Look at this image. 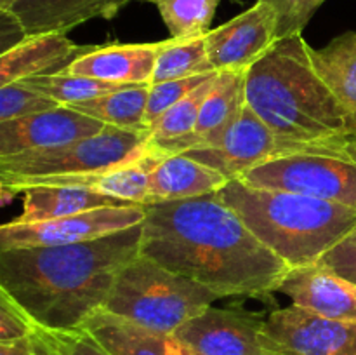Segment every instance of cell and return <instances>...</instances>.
<instances>
[{
  "mask_svg": "<svg viewBox=\"0 0 356 355\" xmlns=\"http://www.w3.org/2000/svg\"><path fill=\"white\" fill-rule=\"evenodd\" d=\"M146 205L101 207L38 223L7 221L0 226V249L68 246L101 239L145 221Z\"/></svg>",
  "mask_w": 356,
  "mask_h": 355,
  "instance_id": "9",
  "label": "cell"
},
{
  "mask_svg": "<svg viewBox=\"0 0 356 355\" xmlns=\"http://www.w3.org/2000/svg\"><path fill=\"white\" fill-rule=\"evenodd\" d=\"M58 106L63 104L23 82H13L0 87V122L16 120Z\"/></svg>",
  "mask_w": 356,
  "mask_h": 355,
  "instance_id": "28",
  "label": "cell"
},
{
  "mask_svg": "<svg viewBox=\"0 0 356 355\" xmlns=\"http://www.w3.org/2000/svg\"><path fill=\"white\" fill-rule=\"evenodd\" d=\"M218 72H209L204 75L186 77V79L177 80H167V82L152 84L148 93V104H146V124H148L149 131L152 125L165 113L169 108L179 103L183 97H186L191 90L197 89L198 86L214 77Z\"/></svg>",
  "mask_w": 356,
  "mask_h": 355,
  "instance_id": "29",
  "label": "cell"
},
{
  "mask_svg": "<svg viewBox=\"0 0 356 355\" xmlns=\"http://www.w3.org/2000/svg\"><path fill=\"white\" fill-rule=\"evenodd\" d=\"M149 86L152 84L125 86L104 96L70 104V106L103 122L104 125H113V127L132 132H152L146 124Z\"/></svg>",
  "mask_w": 356,
  "mask_h": 355,
  "instance_id": "24",
  "label": "cell"
},
{
  "mask_svg": "<svg viewBox=\"0 0 356 355\" xmlns=\"http://www.w3.org/2000/svg\"><path fill=\"white\" fill-rule=\"evenodd\" d=\"M209 72L216 70L209 59L205 35L195 38H167L156 58L152 84L204 75Z\"/></svg>",
  "mask_w": 356,
  "mask_h": 355,
  "instance_id": "25",
  "label": "cell"
},
{
  "mask_svg": "<svg viewBox=\"0 0 356 355\" xmlns=\"http://www.w3.org/2000/svg\"><path fill=\"white\" fill-rule=\"evenodd\" d=\"M152 150V132L106 125L101 132L49 150L0 157V183L21 188L59 184L101 174L138 160Z\"/></svg>",
  "mask_w": 356,
  "mask_h": 355,
  "instance_id": "6",
  "label": "cell"
},
{
  "mask_svg": "<svg viewBox=\"0 0 356 355\" xmlns=\"http://www.w3.org/2000/svg\"><path fill=\"white\" fill-rule=\"evenodd\" d=\"M141 237L143 223L87 242L0 249V287L40 326L82 329L141 254Z\"/></svg>",
  "mask_w": 356,
  "mask_h": 355,
  "instance_id": "2",
  "label": "cell"
},
{
  "mask_svg": "<svg viewBox=\"0 0 356 355\" xmlns=\"http://www.w3.org/2000/svg\"><path fill=\"white\" fill-rule=\"evenodd\" d=\"M106 125L72 106L0 122V157L49 150L101 132Z\"/></svg>",
  "mask_w": 356,
  "mask_h": 355,
  "instance_id": "12",
  "label": "cell"
},
{
  "mask_svg": "<svg viewBox=\"0 0 356 355\" xmlns=\"http://www.w3.org/2000/svg\"><path fill=\"white\" fill-rule=\"evenodd\" d=\"M273 9L277 17V40L302 33L313 14L325 0H261Z\"/></svg>",
  "mask_w": 356,
  "mask_h": 355,
  "instance_id": "31",
  "label": "cell"
},
{
  "mask_svg": "<svg viewBox=\"0 0 356 355\" xmlns=\"http://www.w3.org/2000/svg\"><path fill=\"white\" fill-rule=\"evenodd\" d=\"M228 183L221 173L184 153L163 155L152 173L146 205L202 197L221 191Z\"/></svg>",
  "mask_w": 356,
  "mask_h": 355,
  "instance_id": "20",
  "label": "cell"
},
{
  "mask_svg": "<svg viewBox=\"0 0 356 355\" xmlns=\"http://www.w3.org/2000/svg\"><path fill=\"white\" fill-rule=\"evenodd\" d=\"M35 326L33 317L6 289L0 287V343L26 338Z\"/></svg>",
  "mask_w": 356,
  "mask_h": 355,
  "instance_id": "32",
  "label": "cell"
},
{
  "mask_svg": "<svg viewBox=\"0 0 356 355\" xmlns=\"http://www.w3.org/2000/svg\"><path fill=\"white\" fill-rule=\"evenodd\" d=\"M170 355H198L197 352L191 350L188 345H184L183 341L177 340L176 336L170 338Z\"/></svg>",
  "mask_w": 356,
  "mask_h": 355,
  "instance_id": "36",
  "label": "cell"
},
{
  "mask_svg": "<svg viewBox=\"0 0 356 355\" xmlns=\"http://www.w3.org/2000/svg\"><path fill=\"white\" fill-rule=\"evenodd\" d=\"M26 37L19 17L10 9H0V56L19 45Z\"/></svg>",
  "mask_w": 356,
  "mask_h": 355,
  "instance_id": "34",
  "label": "cell"
},
{
  "mask_svg": "<svg viewBox=\"0 0 356 355\" xmlns=\"http://www.w3.org/2000/svg\"><path fill=\"white\" fill-rule=\"evenodd\" d=\"M277 292L287 296L292 305L318 315L356 322V284L318 265L292 268Z\"/></svg>",
  "mask_w": 356,
  "mask_h": 355,
  "instance_id": "14",
  "label": "cell"
},
{
  "mask_svg": "<svg viewBox=\"0 0 356 355\" xmlns=\"http://www.w3.org/2000/svg\"><path fill=\"white\" fill-rule=\"evenodd\" d=\"M318 267L356 284V225L320 258Z\"/></svg>",
  "mask_w": 356,
  "mask_h": 355,
  "instance_id": "33",
  "label": "cell"
},
{
  "mask_svg": "<svg viewBox=\"0 0 356 355\" xmlns=\"http://www.w3.org/2000/svg\"><path fill=\"white\" fill-rule=\"evenodd\" d=\"M90 45H76L61 31L28 35L19 45L0 56V87L65 70Z\"/></svg>",
  "mask_w": 356,
  "mask_h": 355,
  "instance_id": "16",
  "label": "cell"
},
{
  "mask_svg": "<svg viewBox=\"0 0 356 355\" xmlns=\"http://www.w3.org/2000/svg\"><path fill=\"white\" fill-rule=\"evenodd\" d=\"M47 355H110L87 331L52 329L38 324Z\"/></svg>",
  "mask_w": 356,
  "mask_h": 355,
  "instance_id": "30",
  "label": "cell"
},
{
  "mask_svg": "<svg viewBox=\"0 0 356 355\" xmlns=\"http://www.w3.org/2000/svg\"><path fill=\"white\" fill-rule=\"evenodd\" d=\"M218 299L211 289L139 254L118 274L103 310L172 336Z\"/></svg>",
  "mask_w": 356,
  "mask_h": 355,
  "instance_id": "5",
  "label": "cell"
},
{
  "mask_svg": "<svg viewBox=\"0 0 356 355\" xmlns=\"http://www.w3.org/2000/svg\"><path fill=\"white\" fill-rule=\"evenodd\" d=\"M141 254L221 298H266L291 271L219 191L146 205Z\"/></svg>",
  "mask_w": 356,
  "mask_h": 355,
  "instance_id": "1",
  "label": "cell"
},
{
  "mask_svg": "<svg viewBox=\"0 0 356 355\" xmlns=\"http://www.w3.org/2000/svg\"><path fill=\"white\" fill-rule=\"evenodd\" d=\"M264 319L236 308L207 306L172 336L198 355H266L261 345Z\"/></svg>",
  "mask_w": 356,
  "mask_h": 355,
  "instance_id": "11",
  "label": "cell"
},
{
  "mask_svg": "<svg viewBox=\"0 0 356 355\" xmlns=\"http://www.w3.org/2000/svg\"><path fill=\"white\" fill-rule=\"evenodd\" d=\"M163 40L153 44L90 45L89 51L61 72L120 86L152 84Z\"/></svg>",
  "mask_w": 356,
  "mask_h": 355,
  "instance_id": "15",
  "label": "cell"
},
{
  "mask_svg": "<svg viewBox=\"0 0 356 355\" xmlns=\"http://www.w3.org/2000/svg\"><path fill=\"white\" fill-rule=\"evenodd\" d=\"M219 194L291 270L318 265L356 225L355 205L249 187L240 180L229 181Z\"/></svg>",
  "mask_w": 356,
  "mask_h": 355,
  "instance_id": "4",
  "label": "cell"
},
{
  "mask_svg": "<svg viewBox=\"0 0 356 355\" xmlns=\"http://www.w3.org/2000/svg\"><path fill=\"white\" fill-rule=\"evenodd\" d=\"M162 157V153L153 150L152 146V150L146 155L139 157L138 160L122 164V166L106 171V173L90 174V176L76 178V180L59 184H82V187L92 188V190L108 195V197L129 202V204L146 205L148 204L152 173Z\"/></svg>",
  "mask_w": 356,
  "mask_h": 355,
  "instance_id": "23",
  "label": "cell"
},
{
  "mask_svg": "<svg viewBox=\"0 0 356 355\" xmlns=\"http://www.w3.org/2000/svg\"><path fill=\"white\" fill-rule=\"evenodd\" d=\"M312 59L316 72L346 110L356 134V31L332 38L322 49L312 47Z\"/></svg>",
  "mask_w": 356,
  "mask_h": 355,
  "instance_id": "22",
  "label": "cell"
},
{
  "mask_svg": "<svg viewBox=\"0 0 356 355\" xmlns=\"http://www.w3.org/2000/svg\"><path fill=\"white\" fill-rule=\"evenodd\" d=\"M245 80L247 70H226L218 73L202 104L190 150L218 146L225 139L226 132L238 120L247 104Z\"/></svg>",
  "mask_w": 356,
  "mask_h": 355,
  "instance_id": "19",
  "label": "cell"
},
{
  "mask_svg": "<svg viewBox=\"0 0 356 355\" xmlns=\"http://www.w3.org/2000/svg\"><path fill=\"white\" fill-rule=\"evenodd\" d=\"M184 155L212 167L228 181L240 180L247 171L280 155L277 138L263 118L245 104L238 120L218 146L193 148Z\"/></svg>",
  "mask_w": 356,
  "mask_h": 355,
  "instance_id": "13",
  "label": "cell"
},
{
  "mask_svg": "<svg viewBox=\"0 0 356 355\" xmlns=\"http://www.w3.org/2000/svg\"><path fill=\"white\" fill-rule=\"evenodd\" d=\"M170 38L204 37L221 0H153Z\"/></svg>",
  "mask_w": 356,
  "mask_h": 355,
  "instance_id": "26",
  "label": "cell"
},
{
  "mask_svg": "<svg viewBox=\"0 0 356 355\" xmlns=\"http://www.w3.org/2000/svg\"><path fill=\"white\" fill-rule=\"evenodd\" d=\"M245 96L277 138L280 155L306 152L348 157L355 127L316 72L312 45L302 33L277 40L247 70Z\"/></svg>",
  "mask_w": 356,
  "mask_h": 355,
  "instance_id": "3",
  "label": "cell"
},
{
  "mask_svg": "<svg viewBox=\"0 0 356 355\" xmlns=\"http://www.w3.org/2000/svg\"><path fill=\"white\" fill-rule=\"evenodd\" d=\"M261 345L266 355H356V322L291 305L264 319Z\"/></svg>",
  "mask_w": 356,
  "mask_h": 355,
  "instance_id": "8",
  "label": "cell"
},
{
  "mask_svg": "<svg viewBox=\"0 0 356 355\" xmlns=\"http://www.w3.org/2000/svg\"><path fill=\"white\" fill-rule=\"evenodd\" d=\"M131 0H17L10 10L23 23L28 35L66 33L86 21L111 19Z\"/></svg>",
  "mask_w": 356,
  "mask_h": 355,
  "instance_id": "17",
  "label": "cell"
},
{
  "mask_svg": "<svg viewBox=\"0 0 356 355\" xmlns=\"http://www.w3.org/2000/svg\"><path fill=\"white\" fill-rule=\"evenodd\" d=\"M110 355H170V338L120 315L97 310L82 326Z\"/></svg>",
  "mask_w": 356,
  "mask_h": 355,
  "instance_id": "21",
  "label": "cell"
},
{
  "mask_svg": "<svg viewBox=\"0 0 356 355\" xmlns=\"http://www.w3.org/2000/svg\"><path fill=\"white\" fill-rule=\"evenodd\" d=\"M17 0H0V9H10Z\"/></svg>",
  "mask_w": 356,
  "mask_h": 355,
  "instance_id": "38",
  "label": "cell"
},
{
  "mask_svg": "<svg viewBox=\"0 0 356 355\" xmlns=\"http://www.w3.org/2000/svg\"><path fill=\"white\" fill-rule=\"evenodd\" d=\"M346 155L356 164V139H351L346 146Z\"/></svg>",
  "mask_w": 356,
  "mask_h": 355,
  "instance_id": "37",
  "label": "cell"
},
{
  "mask_svg": "<svg viewBox=\"0 0 356 355\" xmlns=\"http://www.w3.org/2000/svg\"><path fill=\"white\" fill-rule=\"evenodd\" d=\"M275 42L277 17L273 9L261 0L205 35L207 54L216 72L249 70Z\"/></svg>",
  "mask_w": 356,
  "mask_h": 355,
  "instance_id": "10",
  "label": "cell"
},
{
  "mask_svg": "<svg viewBox=\"0 0 356 355\" xmlns=\"http://www.w3.org/2000/svg\"><path fill=\"white\" fill-rule=\"evenodd\" d=\"M19 191L23 195V209L19 216L10 219L13 223H38L92 209L138 205L108 197L82 184H33Z\"/></svg>",
  "mask_w": 356,
  "mask_h": 355,
  "instance_id": "18",
  "label": "cell"
},
{
  "mask_svg": "<svg viewBox=\"0 0 356 355\" xmlns=\"http://www.w3.org/2000/svg\"><path fill=\"white\" fill-rule=\"evenodd\" d=\"M21 82L40 90L42 94L52 97L63 106L83 103V101L94 100V97L104 96V94L125 87L120 86V84H110L103 82V80L90 79V77L70 75V73L65 72L31 77V79L21 80Z\"/></svg>",
  "mask_w": 356,
  "mask_h": 355,
  "instance_id": "27",
  "label": "cell"
},
{
  "mask_svg": "<svg viewBox=\"0 0 356 355\" xmlns=\"http://www.w3.org/2000/svg\"><path fill=\"white\" fill-rule=\"evenodd\" d=\"M0 355H47L44 341L38 334V322L26 338L0 343Z\"/></svg>",
  "mask_w": 356,
  "mask_h": 355,
  "instance_id": "35",
  "label": "cell"
},
{
  "mask_svg": "<svg viewBox=\"0 0 356 355\" xmlns=\"http://www.w3.org/2000/svg\"><path fill=\"white\" fill-rule=\"evenodd\" d=\"M240 181L356 207V164L348 157L285 153L247 171Z\"/></svg>",
  "mask_w": 356,
  "mask_h": 355,
  "instance_id": "7",
  "label": "cell"
}]
</instances>
